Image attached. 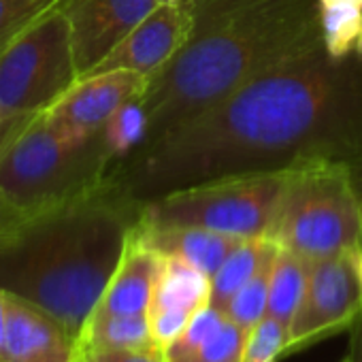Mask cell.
<instances>
[{
  "label": "cell",
  "instance_id": "cell-1",
  "mask_svg": "<svg viewBox=\"0 0 362 362\" xmlns=\"http://www.w3.org/2000/svg\"><path fill=\"white\" fill-rule=\"evenodd\" d=\"M360 151L362 56L337 60L322 45L145 141L111 177L149 201L226 175L351 162Z\"/></svg>",
  "mask_w": 362,
  "mask_h": 362
},
{
  "label": "cell",
  "instance_id": "cell-2",
  "mask_svg": "<svg viewBox=\"0 0 362 362\" xmlns=\"http://www.w3.org/2000/svg\"><path fill=\"white\" fill-rule=\"evenodd\" d=\"M188 5L194 18L190 41L141 96L149 139L322 47L320 0H188Z\"/></svg>",
  "mask_w": 362,
  "mask_h": 362
},
{
  "label": "cell",
  "instance_id": "cell-3",
  "mask_svg": "<svg viewBox=\"0 0 362 362\" xmlns=\"http://www.w3.org/2000/svg\"><path fill=\"white\" fill-rule=\"evenodd\" d=\"M143 209L109 175L96 190L26 220L0 239V288L58 317L79 341Z\"/></svg>",
  "mask_w": 362,
  "mask_h": 362
},
{
  "label": "cell",
  "instance_id": "cell-4",
  "mask_svg": "<svg viewBox=\"0 0 362 362\" xmlns=\"http://www.w3.org/2000/svg\"><path fill=\"white\" fill-rule=\"evenodd\" d=\"M111 162L105 132L75 141L43 111L24 119L0 143V190L30 220L103 186Z\"/></svg>",
  "mask_w": 362,
  "mask_h": 362
},
{
  "label": "cell",
  "instance_id": "cell-5",
  "mask_svg": "<svg viewBox=\"0 0 362 362\" xmlns=\"http://www.w3.org/2000/svg\"><path fill=\"white\" fill-rule=\"evenodd\" d=\"M267 239L311 262L362 250V199L349 162L315 158L286 168Z\"/></svg>",
  "mask_w": 362,
  "mask_h": 362
},
{
  "label": "cell",
  "instance_id": "cell-6",
  "mask_svg": "<svg viewBox=\"0 0 362 362\" xmlns=\"http://www.w3.org/2000/svg\"><path fill=\"white\" fill-rule=\"evenodd\" d=\"M286 170L216 177L145 201L149 226H194L239 239H267Z\"/></svg>",
  "mask_w": 362,
  "mask_h": 362
},
{
  "label": "cell",
  "instance_id": "cell-7",
  "mask_svg": "<svg viewBox=\"0 0 362 362\" xmlns=\"http://www.w3.org/2000/svg\"><path fill=\"white\" fill-rule=\"evenodd\" d=\"M77 79L71 26L58 5L0 54V113L3 117L39 115Z\"/></svg>",
  "mask_w": 362,
  "mask_h": 362
},
{
  "label": "cell",
  "instance_id": "cell-8",
  "mask_svg": "<svg viewBox=\"0 0 362 362\" xmlns=\"http://www.w3.org/2000/svg\"><path fill=\"white\" fill-rule=\"evenodd\" d=\"M362 311V250L311 262L305 296L290 324L288 354L349 330Z\"/></svg>",
  "mask_w": 362,
  "mask_h": 362
},
{
  "label": "cell",
  "instance_id": "cell-9",
  "mask_svg": "<svg viewBox=\"0 0 362 362\" xmlns=\"http://www.w3.org/2000/svg\"><path fill=\"white\" fill-rule=\"evenodd\" d=\"M151 75L134 71H109L77 79V83L45 111L47 119L75 141L103 132L107 122L130 100L141 98Z\"/></svg>",
  "mask_w": 362,
  "mask_h": 362
},
{
  "label": "cell",
  "instance_id": "cell-10",
  "mask_svg": "<svg viewBox=\"0 0 362 362\" xmlns=\"http://www.w3.org/2000/svg\"><path fill=\"white\" fill-rule=\"evenodd\" d=\"M156 0H62L79 79L103 62L153 9Z\"/></svg>",
  "mask_w": 362,
  "mask_h": 362
},
{
  "label": "cell",
  "instance_id": "cell-11",
  "mask_svg": "<svg viewBox=\"0 0 362 362\" xmlns=\"http://www.w3.org/2000/svg\"><path fill=\"white\" fill-rule=\"evenodd\" d=\"M192 28L194 18L188 0H175V3L158 5L88 75L109 71H134L153 77L186 47V43L192 37Z\"/></svg>",
  "mask_w": 362,
  "mask_h": 362
},
{
  "label": "cell",
  "instance_id": "cell-12",
  "mask_svg": "<svg viewBox=\"0 0 362 362\" xmlns=\"http://www.w3.org/2000/svg\"><path fill=\"white\" fill-rule=\"evenodd\" d=\"M79 341L39 305L5 292V341L0 362H73Z\"/></svg>",
  "mask_w": 362,
  "mask_h": 362
},
{
  "label": "cell",
  "instance_id": "cell-13",
  "mask_svg": "<svg viewBox=\"0 0 362 362\" xmlns=\"http://www.w3.org/2000/svg\"><path fill=\"white\" fill-rule=\"evenodd\" d=\"M211 279L192 264L166 258L149 305V326L156 343L164 349L188 326V322L209 305Z\"/></svg>",
  "mask_w": 362,
  "mask_h": 362
},
{
  "label": "cell",
  "instance_id": "cell-14",
  "mask_svg": "<svg viewBox=\"0 0 362 362\" xmlns=\"http://www.w3.org/2000/svg\"><path fill=\"white\" fill-rule=\"evenodd\" d=\"M164 256L151 250L141 237L139 228L128 241L117 271L113 273L103 298L90 317L109 315H147L153 290L162 271Z\"/></svg>",
  "mask_w": 362,
  "mask_h": 362
},
{
  "label": "cell",
  "instance_id": "cell-15",
  "mask_svg": "<svg viewBox=\"0 0 362 362\" xmlns=\"http://www.w3.org/2000/svg\"><path fill=\"white\" fill-rule=\"evenodd\" d=\"M247 334L220 309L207 305L164 347V358L166 362H241Z\"/></svg>",
  "mask_w": 362,
  "mask_h": 362
},
{
  "label": "cell",
  "instance_id": "cell-16",
  "mask_svg": "<svg viewBox=\"0 0 362 362\" xmlns=\"http://www.w3.org/2000/svg\"><path fill=\"white\" fill-rule=\"evenodd\" d=\"M139 237L158 254L184 260L205 273L209 279L224 264V260L245 241L194 226H149L143 220L139 224Z\"/></svg>",
  "mask_w": 362,
  "mask_h": 362
},
{
  "label": "cell",
  "instance_id": "cell-17",
  "mask_svg": "<svg viewBox=\"0 0 362 362\" xmlns=\"http://www.w3.org/2000/svg\"><path fill=\"white\" fill-rule=\"evenodd\" d=\"M309 273H311V260L277 247L271 267V281H269V305H267L269 317H275L290 328L300 307V300L305 296Z\"/></svg>",
  "mask_w": 362,
  "mask_h": 362
},
{
  "label": "cell",
  "instance_id": "cell-18",
  "mask_svg": "<svg viewBox=\"0 0 362 362\" xmlns=\"http://www.w3.org/2000/svg\"><path fill=\"white\" fill-rule=\"evenodd\" d=\"M277 254V245L271 239H245L216 271L211 277L209 305L222 309L235 292H239L267 262Z\"/></svg>",
  "mask_w": 362,
  "mask_h": 362
},
{
  "label": "cell",
  "instance_id": "cell-19",
  "mask_svg": "<svg viewBox=\"0 0 362 362\" xmlns=\"http://www.w3.org/2000/svg\"><path fill=\"white\" fill-rule=\"evenodd\" d=\"M81 349H151L160 347L151 334L149 315L90 317L81 337Z\"/></svg>",
  "mask_w": 362,
  "mask_h": 362
},
{
  "label": "cell",
  "instance_id": "cell-20",
  "mask_svg": "<svg viewBox=\"0 0 362 362\" xmlns=\"http://www.w3.org/2000/svg\"><path fill=\"white\" fill-rule=\"evenodd\" d=\"M320 28L328 56L337 60L362 56V7L320 5Z\"/></svg>",
  "mask_w": 362,
  "mask_h": 362
},
{
  "label": "cell",
  "instance_id": "cell-21",
  "mask_svg": "<svg viewBox=\"0 0 362 362\" xmlns=\"http://www.w3.org/2000/svg\"><path fill=\"white\" fill-rule=\"evenodd\" d=\"M105 141L113 158H126L136 147L149 139V115L141 103L134 98L126 103L105 126Z\"/></svg>",
  "mask_w": 362,
  "mask_h": 362
},
{
  "label": "cell",
  "instance_id": "cell-22",
  "mask_svg": "<svg viewBox=\"0 0 362 362\" xmlns=\"http://www.w3.org/2000/svg\"><path fill=\"white\" fill-rule=\"evenodd\" d=\"M275 260V258H273ZM273 260L267 262L233 298L220 309L230 322L241 326L243 330H252L264 315L269 305V281H271V267Z\"/></svg>",
  "mask_w": 362,
  "mask_h": 362
},
{
  "label": "cell",
  "instance_id": "cell-23",
  "mask_svg": "<svg viewBox=\"0 0 362 362\" xmlns=\"http://www.w3.org/2000/svg\"><path fill=\"white\" fill-rule=\"evenodd\" d=\"M62 0H0V54Z\"/></svg>",
  "mask_w": 362,
  "mask_h": 362
},
{
  "label": "cell",
  "instance_id": "cell-24",
  "mask_svg": "<svg viewBox=\"0 0 362 362\" xmlns=\"http://www.w3.org/2000/svg\"><path fill=\"white\" fill-rule=\"evenodd\" d=\"M290 328L264 315L247 334L241 362H279L286 356Z\"/></svg>",
  "mask_w": 362,
  "mask_h": 362
},
{
  "label": "cell",
  "instance_id": "cell-25",
  "mask_svg": "<svg viewBox=\"0 0 362 362\" xmlns=\"http://www.w3.org/2000/svg\"><path fill=\"white\" fill-rule=\"evenodd\" d=\"M81 354H83L86 362H166L162 347H151V349H81Z\"/></svg>",
  "mask_w": 362,
  "mask_h": 362
},
{
  "label": "cell",
  "instance_id": "cell-26",
  "mask_svg": "<svg viewBox=\"0 0 362 362\" xmlns=\"http://www.w3.org/2000/svg\"><path fill=\"white\" fill-rule=\"evenodd\" d=\"M24 222H26V218L7 201L3 190H0V239L16 233Z\"/></svg>",
  "mask_w": 362,
  "mask_h": 362
},
{
  "label": "cell",
  "instance_id": "cell-27",
  "mask_svg": "<svg viewBox=\"0 0 362 362\" xmlns=\"http://www.w3.org/2000/svg\"><path fill=\"white\" fill-rule=\"evenodd\" d=\"M354 362H362V311L349 326V354Z\"/></svg>",
  "mask_w": 362,
  "mask_h": 362
},
{
  "label": "cell",
  "instance_id": "cell-28",
  "mask_svg": "<svg viewBox=\"0 0 362 362\" xmlns=\"http://www.w3.org/2000/svg\"><path fill=\"white\" fill-rule=\"evenodd\" d=\"M24 119L28 117H3V113H0V143H3Z\"/></svg>",
  "mask_w": 362,
  "mask_h": 362
},
{
  "label": "cell",
  "instance_id": "cell-29",
  "mask_svg": "<svg viewBox=\"0 0 362 362\" xmlns=\"http://www.w3.org/2000/svg\"><path fill=\"white\" fill-rule=\"evenodd\" d=\"M349 168H351V179H354V186L362 199V151L349 162Z\"/></svg>",
  "mask_w": 362,
  "mask_h": 362
},
{
  "label": "cell",
  "instance_id": "cell-30",
  "mask_svg": "<svg viewBox=\"0 0 362 362\" xmlns=\"http://www.w3.org/2000/svg\"><path fill=\"white\" fill-rule=\"evenodd\" d=\"M3 341H5V290L0 288V354H3Z\"/></svg>",
  "mask_w": 362,
  "mask_h": 362
},
{
  "label": "cell",
  "instance_id": "cell-31",
  "mask_svg": "<svg viewBox=\"0 0 362 362\" xmlns=\"http://www.w3.org/2000/svg\"><path fill=\"white\" fill-rule=\"evenodd\" d=\"M320 5H356V7H362V0H320Z\"/></svg>",
  "mask_w": 362,
  "mask_h": 362
},
{
  "label": "cell",
  "instance_id": "cell-32",
  "mask_svg": "<svg viewBox=\"0 0 362 362\" xmlns=\"http://www.w3.org/2000/svg\"><path fill=\"white\" fill-rule=\"evenodd\" d=\"M73 362H86V360H83V354H81V351H79V354H77V358H75V360H73Z\"/></svg>",
  "mask_w": 362,
  "mask_h": 362
},
{
  "label": "cell",
  "instance_id": "cell-33",
  "mask_svg": "<svg viewBox=\"0 0 362 362\" xmlns=\"http://www.w3.org/2000/svg\"><path fill=\"white\" fill-rule=\"evenodd\" d=\"M158 5H166V3H175V0H156Z\"/></svg>",
  "mask_w": 362,
  "mask_h": 362
},
{
  "label": "cell",
  "instance_id": "cell-34",
  "mask_svg": "<svg viewBox=\"0 0 362 362\" xmlns=\"http://www.w3.org/2000/svg\"><path fill=\"white\" fill-rule=\"evenodd\" d=\"M343 362H354V360H351V358H349V356H347V358H345V360H343Z\"/></svg>",
  "mask_w": 362,
  "mask_h": 362
}]
</instances>
